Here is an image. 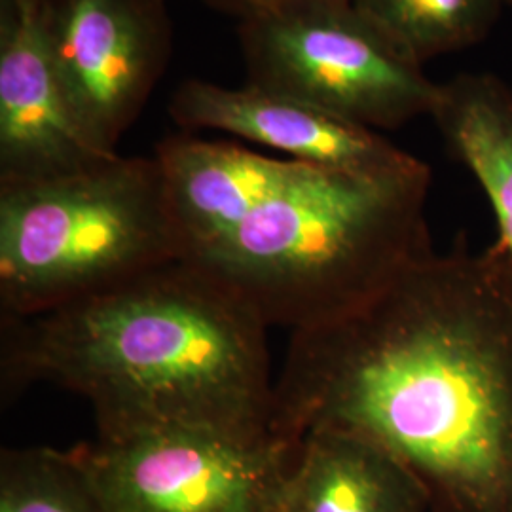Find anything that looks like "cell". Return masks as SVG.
Returning a JSON list of instances; mask_svg holds the SVG:
<instances>
[{"mask_svg":"<svg viewBox=\"0 0 512 512\" xmlns=\"http://www.w3.org/2000/svg\"><path fill=\"white\" fill-rule=\"evenodd\" d=\"M0 512H103L73 452L46 446L4 448Z\"/></svg>","mask_w":512,"mask_h":512,"instance_id":"13","label":"cell"},{"mask_svg":"<svg viewBox=\"0 0 512 512\" xmlns=\"http://www.w3.org/2000/svg\"><path fill=\"white\" fill-rule=\"evenodd\" d=\"M298 442L202 429L95 437L73 456L103 512H277Z\"/></svg>","mask_w":512,"mask_h":512,"instance_id":"6","label":"cell"},{"mask_svg":"<svg viewBox=\"0 0 512 512\" xmlns=\"http://www.w3.org/2000/svg\"><path fill=\"white\" fill-rule=\"evenodd\" d=\"M268 323L188 258L61 310L2 319V385L50 382L92 404L97 435L272 433Z\"/></svg>","mask_w":512,"mask_h":512,"instance_id":"2","label":"cell"},{"mask_svg":"<svg viewBox=\"0 0 512 512\" xmlns=\"http://www.w3.org/2000/svg\"><path fill=\"white\" fill-rule=\"evenodd\" d=\"M380 442L429 512H512V264L499 243L435 251L348 315L296 330L272 433Z\"/></svg>","mask_w":512,"mask_h":512,"instance_id":"1","label":"cell"},{"mask_svg":"<svg viewBox=\"0 0 512 512\" xmlns=\"http://www.w3.org/2000/svg\"><path fill=\"white\" fill-rule=\"evenodd\" d=\"M429 169L355 173L239 147L181 215L184 258L268 327L313 329L361 308L433 253Z\"/></svg>","mask_w":512,"mask_h":512,"instance_id":"3","label":"cell"},{"mask_svg":"<svg viewBox=\"0 0 512 512\" xmlns=\"http://www.w3.org/2000/svg\"><path fill=\"white\" fill-rule=\"evenodd\" d=\"M277 512H429V497L380 442L317 427L298 440Z\"/></svg>","mask_w":512,"mask_h":512,"instance_id":"10","label":"cell"},{"mask_svg":"<svg viewBox=\"0 0 512 512\" xmlns=\"http://www.w3.org/2000/svg\"><path fill=\"white\" fill-rule=\"evenodd\" d=\"M209 6L217 8L224 14L236 16L239 19L249 18L260 10H266L270 6H274L275 0H203Z\"/></svg>","mask_w":512,"mask_h":512,"instance_id":"14","label":"cell"},{"mask_svg":"<svg viewBox=\"0 0 512 512\" xmlns=\"http://www.w3.org/2000/svg\"><path fill=\"white\" fill-rule=\"evenodd\" d=\"M169 114L188 131L230 133L304 164L382 173L418 162L372 129L251 84L226 88L205 80H186L173 93Z\"/></svg>","mask_w":512,"mask_h":512,"instance_id":"9","label":"cell"},{"mask_svg":"<svg viewBox=\"0 0 512 512\" xmlns=\"http://www.w3.org/2000/svg\"><path fill=\"white\" fill-rule=\"evenodd\" d=\"M114 156L63 92L40 0H0V184L57 179Z\"/></svg>","mask_w":512,"mask_h":512,"instance_id":"8","label":"cell"},{"mask_svg":"<svg viewBox=\"0 0 512 512\" xmlns=\"http://www.w3.org/2000/svg\"><path fill=\"white\" fill-rule=\"evenodd\" d=\"M251 86L366 129L433 112L440 88L351 4L277 2L239 19Z\"/></svg>","mask_w":512,"mask_h":512,"instance_id":"5","label":"cell"},{"mask_svg":"<svg viewBox=\"0 0 512 512\" xmlns=\"http://www.w3.org/2000/svg\"><path fill=\"white\" fill-rule=\"evenodd\" d=\"M63 92L99 147L116 152L164 73V0H40Z\"/></svg>","mask_w":512,"mask_h":512,"instance_id":"7","label":"cell"},{"mask_svg":"<svg viewBox=\"0 0 512 512\" xmlns=\"http://www.w3.org/2000/svg\"><path fill=\"white\" fill-rule=\"evenodd\" d=\"M433 114L494 207L499 245L512 264V103L484 82L440 88Z\"/></svg>","mask_w":512,"mask_h":512,"instance_id":"11","label":"cell"},{"mask_svg":"<svg viewBox=\"0 0 512 512\" xmlns=\"http://www.w3.org/2000/svg\"><path fill=\"white\" fill-rule=\"evenodd\" d=\"M179 258L183 232L156 156L0 184L2 319L61 310Z\"/></svg>","mask_w":512,"mask_h":512,"instance_id":"4","label":"cell"},{"mask_svg":"<svg viewBox=\"0 0 512 512\" xmlns=\"http://www.w3.org/2000/svg\"><path fill=\"white\" fill-rule=\"evenodd\" d=\"M495 0H349L404 55L420 63L484 29Z\"/></svg>","mask_w":512,"mask_h":512,"instance_id":"12","label":"cell"},{"mask_svg":"<svg viewBox=\"0 0 512 512\" xmlns=\"http://www.w3.org/2000/svg\"><path fill=\"white\" fill-rule=\"evenodd\" d=\"M277 2H327V4H349V0H275Z\"/></svg>","mask_w":512,"mask_h":512,"instance_id":"15","label":"cell"}]
</instances>
